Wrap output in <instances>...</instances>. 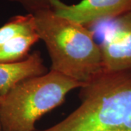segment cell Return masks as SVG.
<instances>
[{"instance_id": "obj_6", "label": "cell", "mask_w": 131, "mask_h": 131, "mask_svg": "<svg viewBox=\"0 0 131 131\" xmlns=\"http://www.w3.org/2000/svg\"><path fill=\"white\" fill-rule=\"evenodd\" d=\"M47 68L44 64L41 52H32L22 61L0 63V96L6 94L22 80L45 74Z\"/></svg>"}, {"instance_id": "obj_1", "label": "cell", "mask_w": 131, "mask_h": 131, "mask_svg": "<svg viewBox=\"0 0 131 131\" xmlns=\"http://www.w3.org/2000/svg\"><path fill=\"white\" fill-rule=\"evenodd\" d=\"M80 90L74 111L36 131H131V71H102Z\"/></svg>"}, {"instance_id": "obj_2", "label": "cell", "mask_w": 131, "mask_h": 131, "mask_svg": "<svg viewBox=\"0 0 131 131\" xmlns=\"http://www.w3.org/2000/svg\"><path fill=\"white\" fill-rule=\"evenodd\" d=\"M33 15L51 59L50 70L83 84L103 71L101 48L90 28L57 15L51 7Z\"/></svg>"}, {"instance_id": "obj_10", "label": "cell", "mask_w": 131, "mask_h": 131, "mask_svg": "<svg viewBox=\"0 0 131 131\" xmlns=\"http://www.w3.org/2000/svg\"><path fill=\"white\" fill-rule=\"evenodd\" d=\"M0 131H2V127H1V122H0Z\"/></svg>"}, {"instance_id": "obj_7", "label": "cell", "mask_w": 131, "mask_h": 131, "mask_svg": "<svg viewBox=\"0 0 131 131\" xmlns=\"http://www.w3.org/2000/svg\"><path fill=\"white\" fill-rule=\"evenodd\" d=\"M39 40L37 33L20 36L0 46V63H13L25 60L33 45Z\"/></svg>"}, {"instance_id": "obj_3", "label": "cell", "mask_w": 131, "mask_h": 131, "mask_svg": "<svg viewBox=\"0 0 131 131\" xmlns=\"http://www.w3.org/2000/svg\"><path fill=\"white\" fill-rule=\"evenodd\" d=\"M83 83L50 70L22 80L0 96L2 131H36L35 124L45 114L61 106L72 90Z\"/></svg>"}, {"instance_id": "obj_9", "label": "cell", "mask_w": 131, "mask_h": 131, "mask_svg": "<svg viewBox=\"0 0 131 131\" xmlns=\"http://www.w3.org/2000/svg\"><path fill=\"white\" fill-rule=\"evenodd\" d=\"M20 5L28 13L34 14L42 9L51 7L50 0H8Z\"/></svg>"}, {"instance_id": "obj_8", "label": "cell", "mask_w": 131, "mask_h": 131, "mask_svg": "<svg viewBox=\"0 0 131 131\" xmlns=\"http://www.w3.org/2000/svg\"><path fill=\"white\" fill-rule=\"evenodd\" d=\"M37 33L34 15H18L12 17L0 27V46L15 38Z\"/></svg>"}, {"instance_id": "obj_5", "label": "cell", "mask_w": 131, "mask_h": 131, "mask_svg": "<svg viewBox=\"0 0 131 131\" xmlns=\"http://www.w3.org/2000/svg\"><path fill=\"white\" fill-rule=\"evenodd\" d=\"M50 5L57 15L88 28L128 12L131 9V0H82L74 5L50 0Z\"/></svg>"}, {"instance_id": "obj_4", "label": "cell", "mask_w": 131, "mask_h": 131, "mask_svg": "<svg viewBox=\"0 0 131 131\" xmlns=\"http://www.w3.org/2000/svg\"><path fill=\"white\" fill-rule=\"evenodd\" d=\"M88 28L101 38L103 71H131V9Z\"/></svg>"}]
</instances>
